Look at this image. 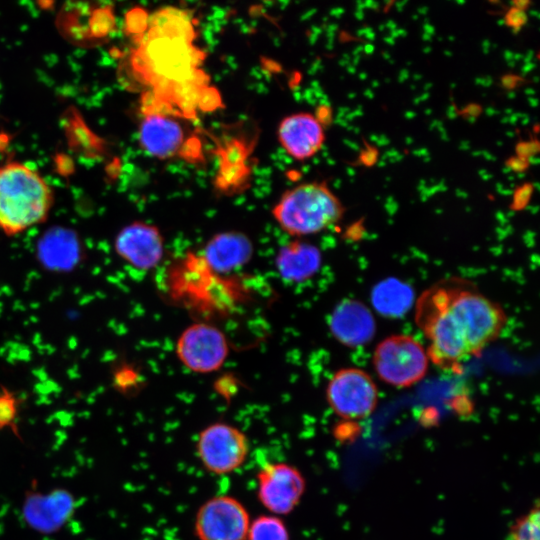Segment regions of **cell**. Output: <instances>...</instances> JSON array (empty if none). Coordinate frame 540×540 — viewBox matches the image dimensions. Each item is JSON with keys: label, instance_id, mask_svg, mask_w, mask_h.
Returning a JSON list of instances; mask_svg holds the SVG:
<instances>
[{"label": "cell", "instance_id": "52a82bcc", "mask_svg": "<svg viewBox=\"0 0 540 540\" xmlns=\"http://www.w3.org/2000/svg\"><path fill=\"white\" fill-rule=\"evenodd\" d=\"M330 409L345 420H362L376 409L379 393L369 373L358 367L336 371L326 386Z\"/></svg>", "mask_w": 540, "mask_h": 540}, {"label": "cell", "instance_id": "7402d4cb", "mask_svg": "<svg viewBox=\"0 0 540 540\" xmlns=\"http://www.w3.org/2000/svg\"><path fill=\"white\" fill-rule=\"evenodd\" d=\"M139 380L138 373L128 365L117 367L112 377L113 386L121 393L132 392L138 386Z\"/></svg>", "mask_w": 540, "mask_h": 540}, {"label": "cell", "instance_id": "30bf717a", "mask_svg": "<svg viewBox=\"0 0 540 540\" xmlns=\"http://www.w3.org/2000/svg\"><path fill=\"white\" fill-rule=\"evenodd\" d=\"M229 354L225 334L208 323H194L182 331L176 342L179 361L195 373H212L219 370Z\"/></svg>", "mask_w": 540, "mask_h": 540}, {"label": "cell", "instance_id": "7a4b0ae2", "mask_svg": "<svg viewBox=\"0 0 540 540\" xmlns=\"http://www.w3.org/2000/svg\"><path fill=\"white\" fill-rule=\"evenodd\" d=\"M195 29L188 11L167 7L155 12L132 58L133 69L152 91L147 100L174 115L193 117L204 109L207 79L204 58L193 44Z\"/></svg>", "mask_w": 540, "mask_h": 540}, {"label": "cell", "instance_id": "e0dca14e", "mask_svg": "<svg viewBox=\"0 0 540 540\" xmlns=\"http://www.w3.org/2000/svg\"><path fill=\"white\" fill-rule=\"evenodd\" d=\"M322 265L319 248L304 240L295 239L283 245L275 257V267L280 277L291 283L312 278Z\"/></svg>", "mask_w": 540, "mask_h": 540}, {"label": "cell", "instance_id": "5b68a950", "mask_svg": "<svg viewBox=\"0 0 540 540\" xmlns=\"http://www.w3.org/2000/svg\"><path fill=\"white\" fill-rule=\"evenodd\" d=\"M429 362L425 347L407 334L384 338L372 355L378 377L397 388H407L421 381L428 371Z\"/></svg>", "mask_w": 540, "mask_h": 540}, {"label": "cell", "instance_id": "ac0fdd59", "mask_svg": "<svg viewBox=\"0 0 540 540\" xmlns=\"http://www.w3.org/2000/svg\"><path fill=\"white\" fill-rule=\"evenodd\" d=\"M375 308L387 316H398L407 311L412 302V292L398 280L379 283L372 294Z\"/></svg>", "mask_w": 540, "mask_h": 540}, {"label": "cell", "instance_id": "9a60e30c", "mask_svg": "<svg viewBox=\"0 0 540 540\" xmlns=\"http://www.w3.org/2000/svg\"><path fill=\"white\" fill-rule=\"evenodd\" d=\"M253 254V242L245 233L224 231L206 242L201 258L212 272L228 274L246 265Z\"/></svg>", "mask_w": 540, "mask_h": 540}, {"label": "cell", "instance_id": "8fae6325", "mask_svg": "<svg viewBox=\"0 0 540 540\" xmlns=\"http://www.w3.org/2000/svg\"><path fill=\"white\" fill-rule=\"evenodd\" d=\"M117 255L135 269L155 268L164 256V238L159 228L150 223L135 221L124 226L116 235Z\"/></svg>", "mask_w": 540, "mask_h": 540}, {"label": "cell", "instance_id": "d4e9b609", "mask_svg": "<svg viewBox=\"0 0 540 540\" xmlns=\"http://www.w3.org/2000/svg\"><path fill=\"white\" fill-rule=\"evenodd\" d=\"M377 152L372 148H368L363 151L361 159L364 164L371 165L376 160Z\"/></svg>", "mask_w": 540, "mask_h": 540}, {"label": "cell", "instance_id": "2e32d148", "mask_svg": "<svg viewBox=\"0 0 540 540\" xmlns=\"http://www.w3.org/2000/svg\"><path fill=\"white\" fill-rule=\"evenodd\" d=\"M333 337L348 347L368 343L375 333L371 311L359 301L345 300L337 305L329 318Z\"/></svg>", "mask_w": 540, "mask_h": 540}, {"label": "cell", "instance_id": "7c38bea8", "mask_svg": "<svg viewBox=\"0 0 540 540\" xmlns=\"http://www.w3.org/2000/svg\"><path fill=\"white\" fill-rule=\"evenodd\" d=\"M76 501L68 490L56 488L49 492H28L22 515L33 530L50 534L58 531L72 517Z\"/></svg>", "mask_w": 540, "mask_h": 540}, {"label": "cell", "instance_id": "cb8c5ba5", "mask_svg": "<svg viewBox=\"0 0 540 540\" xmlns=\"http://www.w3.org/2000/svg\"><path fill=\"white\" fill-rule=\"evenodd\" d=\"M532 192V187L530 184H525L521 187H519L515 193L514 202L516 206L524 205Z\"/></svg>", "mask_w": 540, "mask_h": 540}, {"label": "cell", "instance_id": "8992f818", "mask_svg": "<svg viewBox=\"0 0 540 540\" xmlns=\"http://www.w3.org/2000/svg\"><path fill=\"white\" fill-rule=\"evenodd\" d=\"M196 454L204 469L217 476L229 475L246 462L250 444L246 434L226 422L204 427L196 440Z\"/></svg>", "mask_w": 540, "mask_h": 540}, {"label": "cell", "instance_id": "44dd1931", "mask_svg": "<svg viewBox=\"0 0 540 540\" xmlns=\"http://www.w3.org/2000/svg\"><path fill=\"white\" fill-rule=\"evenodd\" d=\"M20 400L16 394L5 386L0 387V430L10 428L17 433L16 420L19 413Z\"/></svg>", "mask_w": 540, "mask_h": 540}, {"label": "cell", "instance_id": "6da1fadb", "mask_svg": "<svg viewBox=\"0 0 540 540\" xmlns=\"http://www.w3.org/2000/svg\"><path fill=\"white\" fill-rule=\"evenodd\" d=\"M508 318L500 304L468 281L442 280L416 302L415 322L428 341L429 360L454 370L494 342Z\"/></svg>", "mask_w": 540, "mask_h": 540}, {"label": "cell", "instance_id": "603a6c76", "mask_svg": "<svg viewBox=\"0 0 540 540\" xmlns=\"http://www.w3.org/2000/svg\"><path fill=\"white\" fill-rule=\"evenodd\" d=\"M506 23L507 25L513 27L514 29H519L522 27L526 21V15L523 9L518 7H512L506 14Z\"/></svg>", "mask_w": 540, "mask_h": 540}, {"label": "cell", "instance_id": "9c48e42d", "mask_svg": "<svg viewBox=\"0 0 540 540\" xmlns=\"http://www.w3.org/2000/svg\"><path fill=\"white\" fill-rule=\"evenodd\" d=\"M260 504L276 516L290 514L299 505L306 490L301 471L286 462L267 463L256 476Z\"/></svg>", "mask_w": 540, "mask_h": 540}, {"label": "cell", "instance_id": "4fadbf2b", "mask_svg": "<svg viewBox=\"0 0 540 540\" xmlns=\"http://www.w3.org/2000/svg\"><path fill=\"white\" fill-rule=\"evenodd\" d=\"M139 126V143L142 149L157 159H169L184 152L185 132L173 115L143 111Z\"/></svg>", "mask_w": 540, "mask_h": 540}, {"label": "cell", "instance_id": "d6986e66", "mask_svg": "<svg viewBox=\"0 0 540 540\" xmlns=\"http://www.w3.org/2000/svg\"><path fill=\"white\" fill-rule=\"evenodd\" d=\"M246 540H290V533L281 517L264 514L250 522Z\"/></svg>", "mask_w": 540, "mask_h": 540}, {"label": "cell", "instance_id": "ba28073f", "mask_svg": "<svg viewBox=\"0 0 540 540\" xmlns=\"http://www.w3.org/2000/svg\"><path fill=\"white\" fill-rule=\"evenodd\" d=\"M251 519L246 507L231 495H216L197 510L194 531L198 540H246Z\"/></svg>", "mask_w": 540, "mask_h": 540}, {"label": "cell", "instance_id": "277c9868", "mask_svg": "<svg viewBox=\"0 0 540 540\" xmlns=\"http://www.w3.org/2000/svg\"><path fill=\"white\" fill-rule=\"evenodd\" d=\"M344 211L326 184L306 182L286 190L273 206L272 216L285 233L301 238L337 224Z\"/></svg>", "mask_w": 540, "mask_h": 540}, {"label": "cell", "instance_id": "484cf974", "mask_svg": "<svg viewBox=\"0 0 540 540\" xmlns=\"http://www.w3.org/2000/svg\"><path fill=\"white\" fill-rule=\"evenodd\" d=\"M511 161L509 162V164L511 165V167L514 169V170H523L525 169L526 167V159L524 158H521V157H517V158H512L510 159Z\"/></svg>", "mask_w": 540, "mask_h": 540}, {"label": "cell", "instance_id": "3957f363", "mask_svg": "<svg viewBox=\"0 0 540 540\" xmlns=\"http://www.w3.org/2000/svg\"><path fill=\"white\" fill-rule=\"evenodd\" d=\"M53 191L42 175L21 162L0 166V230L18 235L48 218Z\"/></svg>", "mask_w": 540, "mask_h": 540}, {"label": "cell", "instance_id": "5bb4252c", "mask_svg": "<svg viewBox=\"0 0 540 540\" xmlns=\"http://www.w3.org/2000/svg\"><path fill=\"white\" fill-rule=\"evenodd\" d=\"M277 135L286 153L298 161L313 157L325 140L323 124L306 112L286 116L278 126Z\"/></svg>", "mask_w": 540, "mask_h": 540}, {"label": "cell", "instance_id": "ffe728a7", "mask_svg": "<svg viewBox=\"0 0 540 540\" xmlns=\"http://www.w3.org/2000/svg\"><path fill=\"white\" fill-rule=\"evenodd\" d=\"M506 540H540V512L538 505L516 520Z\"/></svg>", "mask_w": 540, "mask_h": 540}]
</instances>
